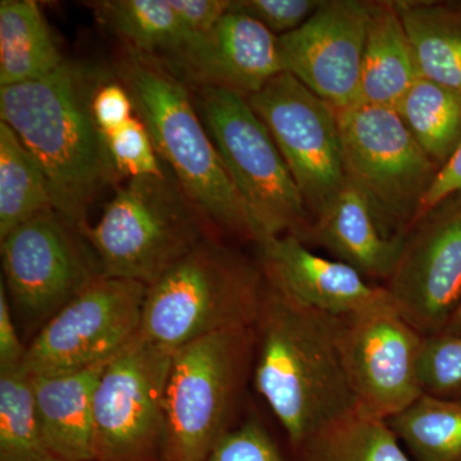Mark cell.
<instances>
[{"label":"cell","instance_id":"6da1fadb","mask_svg":"<svg viewBox=\"0 0 461 461\" xmlns=\"http://www.w3.org/2000/svg\"><path fill=\"white\" fill-rule=\"evenodd\" d=\"M112 77L102 67L66 59L41 80L0 87V121L38 160L54 211L83 235L91 206L121 180L93 113L96 90Z\"/></svg>","mask_w":461,"mask_h":461},{"label":"cell","instance_id":"7a4b0ae2","mask_svg":"<svg viewBox=\"0 0 461 461\" xmlns=\"http://www.w3.org/2000/svg\"><path fill=\"white\" fill-rule=\"evenodd\" d=\"M254 330V387L296 451L357 409L339 355L338 318L297 304L267 282Z\"/></svg>","mask_w":461,"mask_h":461},{"label":"cell","instance_id":"3957f363","mask_svg":"<svg viewBox=\"0 0 461 461\" xmlns=\"http://www.w3.org/2000/svg\"><path fill=\"white\" fill-rule=\"evenodd\" d=\"M115 76L129 90L163 165L215 232L256 244L247 209L200 120L190 87L157 57L127 47Z\"/></svg>","mask_w":461,"mask_h":461},{"label":"cell","instance_id":"277c9868","mask_svg":"<svg viewBox=\"0 0 461 461\" xmlns=\"http://www.w3.org/2000/svg\"><path fill=\"white\" fill-rule=\"evenodd\" d=\"M266 285L258 260L206 236L147 287L140 336L175 353L218 330L254 327Z\"/></svg>","mask_w":461,"mask_h":461},{"label":"cell","instance_id":"5b68a950","mask_svg":"<svg viewBox=\"0 0 461 461\" xmlns=\"http://www.w3.org/2000/svg\"><path fill=\"white\" fill-rule=\"evenodd\" d=\"M209 235L218 233L169 169L126 180L84 233L104 277L147 286Z\"/></svg>","mask_w":461,"mask_h":461},{"label":"cell","instance_id":"8992f818","mask_svg":"<svg viewBox=\"0 0 461 461\" xmlns=\"http://www.w3.org/2000/svg\"><path fill=\"white\" fill-rule=\"evenodd\" d=\"M256 232L264 239L291 235L308 244L313 218L271 132L248 99L217 87H190Z\"/></svg>","mask_w":461,"mask_h":461},{"label":"cell","instance_id":"52a82bcc","mask_svg":"<svg viewBox=\"0 0 461 461\" xmlns=\"http://www.w3.org/2000/svg\"><path fill=\"white\" fill-rule=\"evenodd\" d=\"M256 330H218L173 353L159 461H205L232 429L253 369Z\"/></svg>","mask_w":461,"mask_h":461},{"label":"cell","instance_id":"ba28073f","mask_svg":"<svg viewBox=\"0 0 461 461\" xmlns=\"http://www.w3.org/2000/svg\"><path fill=\"white\" fill-rule=\"evenodd\" d=\"M333 109L346 176L368 194L390 230L405 235L441 168L395 108L357 102Z\"/></svg>","mask_w":461,"mask_h":461},{"label":"cell","instance_id":"9c48e42d","mask_svg":"<svg viewBox=\"0 0 461 461\" xmlns=\"http://www.w3.org/2000/svg\"><path fill=\"white\" fill-rule=\"evenodd\" d=\"M0 249L11 304L39 330L103 276L89 241L54 209L11 230Z\"/></svg>","mask_w":461,"mask_h":461},{"label":"cell","instance_id":"30bf717a","mask_svg":"<svg viewBox=\"0 0 461 461\" xmlns=\"http://www.w3.org/2000/svg\"><path fill=\"white\" fill-rule=\"evenodd\" d=\"M147 287L102 276L38 330L21 371L35 377L111 362L140 336Z\"/></svg>","mask_w":461,"mask_h":461},{"label":"cell","instance_id":"8fae6325","mask_svg":"<svg viewBox=\"0 0 461 461\" xmlns=\"http://www.w3.org/2000/svg\"><path fill=\"white\" fill-rule=\"evenodd\" d=\"M172 357L139 336L107 364L94 395L96 461H159Z\"/></svg>","mask_w":461,"mask_h":461},{"label":"cell","instance_id":"7c38bea8","mask_svg":"<svg viewBox=\"0 0 461 461\" xmlns=\"http://www.w3.org/2000/svg\"><path fill=\"white\" fill-rule=\"evenodd\" d=\"M338 318L339 355L357 408L388 420L421 395V336L390 296Z\"/></svg>","mask_w":461,"mask_h":461},{"label":"cell","instance_id":"4fadbf2b","mask_svg":"<svg viewBox=\"0 0 461 461\" xmlns=\"http://www.w3.org/2000/svg\"><path fill=\"white\" fill-rule=\"evenodd\" d=\"M247 99L271 132L313 218L348 178L335 109L287 72Z\"/></svg>","mask_w":461,"mask_h":461},{"label":"cell","instance_id":"5bb4252c","mask_svg":"<svg viewBox=\"0 0 461 461\" xmlns=\"http://www.w3.org/2000/svg\"><path fill=\"white\" fill-rule=\"evenodd\" d=\"M382 286L421 336L444 332L461 303V193L409 227L395 268Z\"/></svg>","mask_w":461,"mask_h":461},{"label":"cell","instance_id":"9a60e30c","mask_svg":"<svg viewBox=\"0 0 461 461\" xmlns=\"http://www.w3.org/2000/svg\"><path fill=\"white\" fill-rule=\"evenodd\" d=\"M371 2L324 0L299 29L278 36L282 68L333 108L359 102Z\"/></svg>","mask_w":461,"mask_h":461},{"label":"cell","instance_id":"2e32d148","mask_svg":"<svg viewBox=\"0 0 461 461\" xmlns=\"http://www.w3.org/2000/svg\"><path fill=\"white\" fill-rule=\"evenodd\" d=\"M158 59L189 87H217L245 98L284 72L278 36L233 2L211 32Z\"/></svg>","mask_w":461,"mask_h":461},{"label":"cell","instance_id":"e0dca14e","mask_svg":"<svg viewBox=\"0 0 461 461\" xmlns=\"http://www.w3.org/2000/svg\"><path fill=\"white\" fill-rule=\"evenodd\" d=\"M257 247L267 282L306 308L341 317L387 296L382 285L348 264L318 256L295 236L264 239Z\"/></svg>","mask_w":461,"mask_h":461},{"label":"cell","instance_id":"ac0fdd59","mask_svg":"<svg viewBox=\"0 0 461 461\" xmlns=\"http://www.w3.org/2000/svg\"><path fill=\"white\" fill-rule=\"evenodd\" d=\"M403 238L390 230L368 194L348 177L339 193L314 215L306 245L326 249L366 280L384 284L395 268Z\"/></svg>","mask_w":461,"mask_h":461},{"label":"cell","instance_id":"d6986e66","mask_svg":"<svg viewBox=\"0 0 461 461\" xmlns=\"http://www.w3.org/2000/svg\"><path fill=\"white\" fill-rule=\"evenodd\" d=\"M108 363L32 377L42 436L50 454L67 461H96L94 395Z\"/></svg>","mask_w":461,"mask_h":461},{"label":"cell","instance_id":"ffe728a7","mask_svg":"<svg viewBox=\"0 0 461 461\" xmlns=\"http://www.w3.org/2000/svg\"><path fill=\"white\" fill-rule=\"evenodd\" d=\"M418 78L411 41L395 2H371L359 102L396 108Z\"/></svg>","mask_w":461,"mask_h":461},{"label":"cell","instance_id":"44dd1931","mask_svg":"<svg viewBox=\"0 0 461 461\" xmlns=\"http://www.w3.org/2000/svg\"><path fill=\"white\" fill-rule=\"evenodd\" d=\"M420 77L461 96V2H395Z\"/></svg>","mask_w":461,"mask_h":461},{"label":"cell","instance_id":"7402d4cb","mask_svg":"<svg viewBox=\"0 0 461 461\" xmlns=\"http://www.w3.org/2000/svg\"><path fill=\"white\" fill-rule=\"evenodd\" d=\"M66 59L38 3L0 2V87L41 80Z\"/></svg>","mask_w":461,"mask_h":461},{"label":"cell","instance_id":"603a6c76","mask_svg":"<svg viewBox=\"0 0 461 461\" xmlns=\"http://www.w3.org/2000/svg\"><path fill=\"white\" fill-rule=\"evenodd\" d=\"M297 451L303 461H414L386 420L357 408L309 437Z\"/></svg>","mask_w":461,"mask_h":461},{"label":"cell","instance_id":"cb8c5ba5","mask_svg":"<svg viewBox=\"0 0 461 461\" xmlns=\"http://www.w3.org/2000/svg\"><path fill=\"white\" fill-rule=\"evenodd\" d=\"M94 16L122 39L124 47L157 58L190 41L169 0H98L85 3Z\"/></svg>","mask_w":461,"mask_h":461},{"label":"cell","instance_id":"d4e9b609","mask_svg":"<svg viewBox=\"0 0 461 461\" xmlns=\"http://www.w3.org/2000/svg\"><path fill=\"white\" fill-rule=\"evenodd\" d=\"M51 209L47 176L14 130L0 121V240Z\"/></svg>","mask_w":461,"mask_h":461},{"label":"cell","instance_id":"484cf974","mask_svg":"<svg viewBox=\"0 0 461 461\" xmlns=\"http://www.w3.org/2000/svg\"><path fill=\"white\" fill-rule=\"evenodd\" d=\"M387 423L414 461H461V400L421 393Z\"/></svg>","mask_w":461,"mask_h":461},{"label":"cell","instance_id":"4316f807","mask_svg":"<svg viewBox=\"0 0 461 461\" xmlns=\"http://www.w3.org/2000/svg\"><path fill=\"white\" fill-rule=\"evenodd\" d=\"M395 109L418 144L442 168L461 144V96L420 77Z\"/></svg>","mask_w":461,"mask_h":461},{"label":"cell","instance_id":"83f0119b","mask_svg":"<svg viewBox=\"0 0 461 461\" xmlns=\"http://www.w3.org/2000/svg\"><path fill=\"white\" fill-rule=\"evenodd\" d=\"M54 457L42 436L32 379L21 369L0 372V461Z\"/></svg>","mask_w":461,"mask_h":461},{"label":"cell","instance_id":"f1b7e54d","mask_svg":"<svg viewBox=\"0 0 461 461\" xmlns=\"http://www.w3.org/2000/svg\"><path fill=\"white\" fill-rule=\"evenodd\" d=\"M103 136L118 177L124 180L158 177L168 171L158 156L147 126L138 115Z\"/></svg>","mask_w":461,"mask_h":461},{"label":"cell","instance_id":"f546056e","mask_svg":"<svg viewBox=\"0 0 461 461\" xmlns=\"http://www.w3.org/2000/svg\"><path fill=\"white\" fill-rule=\"evenodd\" d=\"M421 393L461 400V336H424L420 354Z\"/></svg>","mask_w":461,"mask_h":461},{"label":"cell","instance_id":"4dcf8cb0","mask_svg":"<svg viewBox=\"0 0 461 461\" xmlns=\"http://www.w3.org/2000/svg\"><path fill=\"white\" fill-rule=\"evenodd\" d=\"M205 461H286L277 442L257 418L233 426Z\"/></svg>","mask_w":461,"mask_h":461},{"label":"cell","instance_id":"1f68e13d","mask_svg":"<svg viewBox=\"0 0 461 461\" xmlns=\"http://www.w3.org/2000/svg\"><path fill=\"white\" fill-rule=\"evenodd\" d=\"M323 0H236L233 5L281 36L299 29Z\"/></svg>","mask_w":461,"mask_h":461},{"label":"cell","instance_id":"d6a6232c","mask_svg":"<svg viewBox=\"0 0 461 461\" xmlns=\"http://www.w3.org/2000/svg\"><path fill=\"white\" fill-rule=\"evenodd\" d=\"M93 113L103 133L123 126L135 115L131 95L118 78H109L100 85L94 95Z\"/></svg>","mask_w":461,"mask_h":461},{"label":"cell","instance_id":"836d02e7","mask_svg":"<svg viewBox=\"0 0 461 461\" xmlns=\"http://www.w3.org/2000/svg\"><path fill=\"white\" fill-rule=\"evenodd\" d=\"M190 41L212 32L227 14L232 0H169Z\"/></svg>","mask_w":461,"mask_h":461},{"label":"cell","instance_id":"e575fe53","mask_svg":"<svg viewBox=\"0 0 461 461\" xmlns=\"http://www.w3.org/2000/svg\"><path fill=\"white\" fill-rule=\"evenodd\" d=\"M27 345L21 341L14 308L5 282L0 281V372L17 371L25 359Z\"/></svg>","mask_w":461,"mask_h":461},{"label":"cell","instance_id":"d590c367","mask_svg":"<svg viewBox=\"0 0 461 461\" xmlns=\"http://www.w3.org/2000/svg\"><path fill=\"white\" fill-rule=\"evenodd\" d=\"M457 193H461V144L455 151L454 156L437 173L432 186H430L429 193L426 194L423 202H421L415 221L421 215L426 214L430 209L435 208L442 200Z\"/></svg>","mask_w":461,"mask_h":461},{"label":"cell","instance_id":"8d00e7d4","mask_svg":"<svg viewBox=\"0 0 461 461\" xmlns=\"http://www.w3.org/2000/svg\"><path fill=\"white\" fill-rule=\"evenodd\" d=\"M444 332L451 333V335L461 336V303L460 305L457 306L456 312H455L450 323L446 327Z\"/></svg>","mask_w":461,"mask_h":461},{"label":"cell","instance_id":"74e56055","mask_svg":"<svg viewBox=\"0 0 461 461\" xmlns=\"http://www.w3.org/2000/svg\"><path fill=\"white\" fill-rule=\"evenodd\" d=\"M44 461H67V460L58 459V457H50V459H47Z\"/></svg>","mask_w":461,"mask_h":461}]
</instances>
